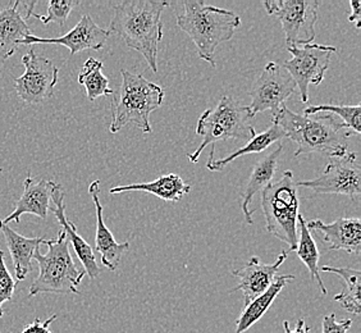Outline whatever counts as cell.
I'll use <instances>...</instances> for the list:
<instances>
[{
    "mask_svg": "<svg viewBox=\"0 0 361 333\" xmlns=\"http://www.w3.org/2000/svg\"><path fill=\"white\" fill-rule=\"evenodd\" d=\"M273 122L285 132V138L298 145L295 157L301 154H320L329 158H338L348 153L351 133L334 114H299L283 105L273 117Z\"/></svg>",
    "mask_w": 361,
    "mask_h": 333,
    "instance_id": "6da1fadb",
    "label": "cell"
},
{
    "mask_svg": "<svg viewBox=\"0 0 361 333\" xmlns=\"http://www.w3.org/2000/svg\"><path fill=\"white\" fill-rule=\"evenodd\" d=\"M164 0H126L114 7L109 32L117 34L126 45L145 58L154 73L158 72V50L163 39L161 13Z\"/></svg>",
    "mask_w": 361,
    "mask_h": 333,
    "instance_id": "7a4b0ae2",
    "label": "cell"
},
{
    "mask_svg": "<svg viewBox=\"0 0 361 333\" xmlns=\"http://www.w3.org/2000/svg\"><path fill=\"white\" fill-rule=\"evenodd\" d=\"M177 26L194 42L199 58L216 68V48L233 37L241 18L232 11L204 1H183L177 13Z\"/></svg>",
    "mask_w": 361,
    "mask_h": 333,
    "instance_id": "3957f363",
    "label": "cell"
},
{
    "mask_svg": "<svg viewBox=\"0 0 361 333\" xmlns=\"http://www.w3.org/2000/svg\"><path fill=\"white\" fill-rule=\"evenodd\" d=\"M121 75L122 83L118 92L111 95L109 131L117 133L133 123L144 133H152L150 114L163 104L164 90L140 73L121 70Z\"/></svg>",
    "mask_w": 361,
    "mask_h": 333,
    "instance_id": "277c9868",
    "label": "cell"
},
{
    "mask_svg": "<svg viewBox=\"0 0 361 333\" xmlns=\"http://www.w3.org/2000/svg\"><path fill=\"white\" fill-rule=\"evenodd\" d=\"M251 119L249 105H243L232 97H223L214 109H207L197 121L196 133L202 136V144L194 153L188 154V159L196 164L204 149L218 141L252 139L257 131L251 126Z\"/></svg>",
    "mask_w": 361,
    "mask_h": 333,
    "instance_id": "5b68a950",
    "label": "cell"
},
{
    "mask_svg": "<svg viewBox=\"0 0 361 333\" xmlns=\"http://www.w3.org/2000/svg\"><path fill=\"white\" fill-rule=\"evenodd\" d=\"M299 188L292 171L271 182L262 191V209L264 213L265 227L271 236L277 237L290 246L288 251L298 248L299 229Z\"/></svg>",
    "mask_w": 361,
    "mask_h": 333,
    "instance_id": "8992f818",
    "label": "cell"
},
{
    "mask_svg": "<svg viewBox=\"0 0 361 333\" xmlns=\"http://www.w3.org/2000/svg\"><path fill=\"white\" fill-rule=\"evenodd\" d=\"M48 253L44 255L37 248L34 258L39 263L40 273L30 287L28 296L34 298L39 293H78V286L85 276V271H78L71 257L70 243L66 234L61 231L56 240H45Z\"/></svg>",
    "mask_w": 361,
    "mask_h": 333,
    "instance_id": "52a82bcc",
    "label": "cell"
},
{
    "mask_svg": "<svg viewBox=\"0 0 361 333\" xmlns=\"http://www.w3.org/2000/svg\"><path fill=\"white\" fill-rule=\"evenodd\" d=\"M263 6L267 13L281 22L287 47L313 44L319 0H267Z\"/></svg>",
    "mask_w": 361,
    "mask_h": 333,
    "instance_id": "ba28073f",
    "label": "cell"
},
{
    "mask_svg": "<svg viewBox=\"0 0 361 333\" xmlns=\"http://www.w3.org/2000/svg\"><path fill=\"white\" fill-rule=\"evenodd\" d=\"M298 188L312 190L317 195H345L355 205L361 199V168L357 154L351 152L332 158L323 174L313 180L296 182Z\"/></svg>",
    "mask_w": 361,
    "mask_h": 333,
    "instance_id": "9c48e42d",
    "label": "cell"
},
{
    "mask_svg": "<svg viewBox=\"0 0 361 333\" xmlns=\"http://www.w3.org/2000/svg\"><path fill=\"white\" fill-rule=\"evenodd\" d=\"M287 49L292 58L283 63V68L299 87L301 103H307L309 86L323 83L331 66V56L337 53V49L320 44L287 47Z\"/></svg>",
    "mask_w": 361,
    "mask_h": 333,
    "instance_id": "30bf717a",
    "label": "cell"
},
{
    "mask_svg": "<svg viewBox=\"0 0 361 333\" xmlns=\"http://www.w3.org/2000/svg\"><path fill=\"white\" fill-rule=\"evenodd\" d=\"M25 73L14 78V89L21 100L27 104H40L54 95L59 68L45 56L36 54L30 47L27 54L22 58Z\"/></svg>",
    "mask_w": 361,
    "mask_h": 333,
    "instance_id": "8fae6325",
    "label": "cell"
},
{
    "mask_svg": "<svg viewBox=\"0 0 361 333\" xmlns=\"http://www.w3.org/2000/svg\"><path fill=\"white\" fill-rule=\"evenodd\" d=\"M296 89V83L282 66L276 62L267 63L249 92L251 117L254 119L257 113L267 111H271L274 117Z\"/></svg>",
    "mask_w": 361,
    "mask_h": 333,
    "instance_id": "7c38bea8",
    "label": "cell"
},
{
    "mask_svg": "<svg viewBox=\"0 0 361 333\" xmlns=\"http://www.w3.org/2000/svg\"><path fill=\"white\" fill-rule=\"evenodd\" d=\"M109 36H111L109 30L97 26L89 14H84L76 26L66 35L53 37V39L30 35L22 40L21 45L56 44V45L66 47L70 50L71 56H75L86 49L102 50L104 48L105 42L109 39Z\"/></svg>",
    "mask_w": 361,
    "mask_h": 333,
    "instance_id": "4fadbf2b",
    "label": "cell"
},
{
    "mask_svg": "<svg viewBox=\"0 0 361 333\" xmlns=\"http://www.w3.org/2000/svg\"><path fill=\"white\" fill-rule=\"evenodd\" d=\"M288 251H282L273 264H265L259 258L251 257L245 267L232 272V274L238 279V286L232 292L238 290L243 292V304L249 305L254 298L264 293L276 281L278 271L285 263Z\"/></svg>",
    "mask_w": 361,
    "mask_h": 333,
    "instance_id": "5bb4252c",
    "label": "cell"
},
{
    "mask_svg": "<svg viewBox=\"0 0 361 333\" xmlns=\"http://www.w3.org/2000/svg\"><path fill=\"white\" fill-rule=\"evenodd\" d=\"M307 229L319 231L329 250H342L348 254L359 255L361 249V222L354 217H341L334 222L320 219L306 222Z\"/></svg>",
    "mask_w": 361,
    "mask_h": 333,
    "instance_id": "9a60e30c",
    "label": "cell"
},
{
    "mask_svg": "<svg viewBox=\"0 0 361 333\" xmlns=\"http://www.w3.org/2000/svg\"><path fill=\"white\" fill-rule=\"evenodd\" d=\"M50 199L54 204V207L50 208V210L54 213L56 221L62 226V231L66 234L68 243H72L77 257L84 265L85 273L90 277V279H95L100 274V268L97 267L95 253L90 245L78 235L75 223L68 221L66 215V205H64V190L59 183L53 185Z\"/></svg>",
    "mask_w": 361,
    "mask_h": 333,
    "instance_id": "2e32d148",
    "label": "cell"
},
{
    "mask_svg": "<svg viewBox=\"0 0 361 333\" xmlns=\"http://www.w3.org/2000/svg\"><path fill=\"white\" fill-rule=\"evenodd\" d=\"M21 7L22 1H12L0 9V72L8 58L17 52L22 40L32 35Z\"/></svg>",
    "mask_w": 361,
    "mask_h": 333,
    "instance_id": "e0dca14e",
    "label": "cell"
},
{
    "mask_svg": "<svg viewBox=\"0 0 361 333\" xmlns=\"http://www.w3.org/2000/svg\"><path fill=\"white\" fill-rule=\"evenodd\" d=\"M89 194L97 209V235H95V251L100 254L102 263L109 271L118 268L121 259L130 248V243H119L116 241L109 229L106 227L103 217V205L100 202V181H92L89 186Z\"/></svg>",
    "mask_w": 361,
    "mask_h": 333,
    "instance_id": "ac0fdd59",
    "label": "cell"
},
{
    "mask_svg": "<svg viewBox=\"0 0 361 333\" xmlns=\"http://www.w3.org/2000/svg\"><path fill=\"white\" fill-rule=\"evenodd\" d=\"M54 183L56 182L53 181H35L28 174L27 178L23 182V194L16 204L13 213L8 215L3 223L8 224L16 222L20 224L21 215L23 214L36 215L42 219H47L50 209V194Z\"/></svg>",
    "mask_w": 361,
    "mask_h": 333,
    "instance_id": "d6986e66",
    "label": "cell"
},
{
    "mask_svg": "<svg viewBox=\"0 0 361 333\" xmlns=\"http://www.w3.org/2000/svg\"><path fill=\"white\" fill-rule=\"evenodd\" d=\"M282 153H283V145L279 144L273 152L265 155L264 158L257 162V164L254 166L250 178L247 181V185L243 190V200H241V210L245 215L246 223H249V224H254L252 214L255 210L249 209L251 202H252V198L259 191H263L268 185H271V181L277 172L278 162H279Z\"/></svg>",
    "mask_w": 361,
    "mask_h": 333,
    "instance_id": "ffe728a7",
    "label": "cell"
},
{
    "mask_svg": "<svg viewBox=\"0 0 361 333\" xmlns=\"http://www.w3.org/2000/svg\"><path fill=\"white\" fill-rule=\"evenodd\" d=\"M128 191H142L154 195L166 202H180L183 196L190 194L191 185L186 183L178 174H163L152 182L121 185L109 190L111 195L123 194Z\"/></svg>",
    "mask_w": 361,
    "mask_h": 333,
    "instance_id": "44dd1931",
    "label": "cell"
},
{
    "mask_svg": "<svg viewBox=\"0 0 361 333\" xmlns=\"http://www.w3.org/2000/svg\"><path fill=\"white\" fill-rule=\"evenodd\" d=\"M0 231L4 235L8 249L13 260L17 282L23 281L27 276L28 272L32 271L31 260L34 258V253L37 248H40V243H44L45 238L42 237L28 238V237L21 236L8 224H4L1 219H0Z\"/></svg>",
    "mask_w": 361,
    "mask_h": 333,
    "instance_id": "7402d4cb",
    "label": "cell"
},
{
    "mask_svg": "<svg viewBox=\"0 0 361 333\" xmlns=\"http://www.w3.org/2000/svg\"><path fill=\"white\" fill-rule=\"evenodd\" d=\"M285 139V132L282 131V128L273 122V125L267 128L265 131L257 133L252 139L249 140V143L246 145L243 146L241 149H238L233 153L228 154V157L223 158V159H216L214 153H216V147L213 146L210 154H209V159L207 162V168L210 172H221L224 169V166H228L229 163H232L233 160H236L243 155H249V154L263 153L265 149H268L271 144Z\"/></svg>",
    "mask_w": 361,
    "mask_h": 333,
    "instance_id": "603a6c76",
    "label": "cell"
},
{
    "mask_svg": "<svg viewBox=\"0 0 361 333\" xmlns=\"http://www.w3.org/2000/svg\"><path fill=\"white\" fill-rule=\"evenodd\" d=\"M295 279L293 274H282L277 276L276 281L271 284V287L262 293L260 296L254 298L250 304L245 306V310L240 315L236 322V333H243L254 326L257 322L263 318L265 313L271 308L273 301L276 300L279 292L285 289V286Z\"/></svg>",
    "mask_w": 361,
    "mask_h": 333,
    "instance_id": "cb8c5ba5",
    "label": "cell"
},
{
    "mask_svg": "<svg viewBox=\"0 0 361 333\" xmlns=\"http://www.w3.org/2000/svg\"><path fill=\"white\" fill-rule=\"evenodd\" d=\"M298 229H300V237L298 238V248H296L298 257L302 263L305 264L307 271L310 273V277L317 282L320 292L326 296L328 291L323 279L320 277L319 250L314 241L312 231L307 229L305 218L301 213H299L298 217Z\"/></svg>",
    "mask_w": 361,
    "mask_h": 333,
    "instance_id": "d4e9b609",
    "label": "cell"
},
{
    "mask_svg": "<svg viewBox=\"0 0 361 333\" xmlns=\"http://www.w3.org/2000/svg\"><path fill=\"white\" fill-rule=\"evenodd\" d=\"M326 273H334L345 282V290L334 296V301L340 303L342 308L355 315L360 314L361 273L359 270L343 268V267H329L323 265L320 268Z\"/></svg>",
    "mask_w": 361,
    "mask_h": 333,
    "instance_id": "484cf974",
    "label": "cell"
},
{
    "mask_svg": "<svg viewBox=\"0 0 361 333\" xmlns=\"http://www.w3.org/2000/svg\"><path fill=\"white\" fill-rule=\"evenodd\" d=\"M103 62L89 58L78 75V83L85 86L90 102H95L97 97H111L114 94L109 87V80L103 75Z\"/></svg>",
    "mask_w": 361,
    "mask_h": 333,
    "instance_id": "4316f807",
    "label": "cell"
},
{
    "mask_svg": "<svg viewBox=\"0 0 361 333\" xmlns=\"http://www.w3.org/2000/svg\"><path fill=\"white\" fill-rule=\"evenodd\" d=\"M318 113H329L338 116L342 123L346 127L351 136L360 135V104L356 105H310L307 107L304 114H318Z\"/></svg>",
    "mask_w": 361,
    "mask_h": 333,
    "instance_id": "83f0119b",
    "label": "cell"
},
{
    "mask_svg": "<svg viewBox=\"0 0 361 333\" xmlns=\"http://www.w3.org/2000/svg\"><path fill=\"white\" fill-rule=\"evenodd\" d=\"M80 6L78 0H50L48 3V14L39 16L32 13L31 17H35L36 20L42 21L44 25L48 23H56L58 26L63 28L73 8Z\"/></svg>",
    "mask_w": 361,
    "mask_h": 333,
    "instance_id": "f1b7e54d",
    "label": "cell"
},
{
    "mask_svg": "<svg viewBox=\"0 0 361 333\" xmlns=\"http://www.w3.org/2000/svg\"><path fill=\"white\" fill-rule=\"evenodd\" d=\"M17 281H14L12 274L8 271L4 262V253L0 250V318L3 317V304L13 298Z\"/></svg>",
    "mask_w": 361,
    "mask_h": 333,
    "instance_id": "f546056e",
    "label": "cell"
},
{
    "mask_svg": "<svg viewBox=\"0 0 361 333\" xmlns=\"http://www.w3.org/2000/svg\"><path fill=\"white\" fill-rule=\"evenodd\" d=\"M353 326V320H336V314H328L322 320V333H348Z\"/></svg>",
    "mask_w": 361,
    "mask_h": 333,
    "instance_id": "4dcf8cb0",
    "label": "cell"
},
{
    "mask_svg": "<svg viewBox=\"0 0 361 333\" xmlns=\"http://www.w3.org/2000/svg\"><path fill=\"white\" fill-rule=\"evenodd\" d=\"M58 318V315L54 314L51 315L49 320L42 322L39 318H36L32 323H30L27 326L22 329L21 333H53L50 331L49 327L51 326V323Z\"/></svg>",
    "mask_w": 361,
    "mask_h": 333,
    "instance_id": "1f68e13d",
    "label": "cell"
},
{
    "mask_svg": "<svg viewBox=\"0 0 361 333\" xmlns=\"http://www.w3.org/2000/svg\"><path fill=\"white\" fill-rule=\"evenodd\" d=\"M351 7V14L348 16V21L354 22L356 28L360 30L361 28V1L360 0H351L350 1Z\"/></svg>",
    "mask_w": 361,
    "mask_h": 333,
    "instance_id": "d6a6232c",
    "label": "cell"
},
{
    "mask_svg": "<svg viewBox=\"0 0 361 333\" xmlns=\"http://www.w3.org/2000/svg\"><path fill=\"white\" fill-rule=\"evenodd\" d=\"M283 328H285V333H309L310 332V328L307 327L306 325L305 320H302V318H300L296 322V326L291 328L290 327V323L285 320L283 322Z\"/></svg>",
    "mask_w": 361,
    "mask_h": 333,
    "instance_id": "836d02e7",
    "label": "cell"
},
{
    "mask_svg": "<svg viewBox=\"0 0 361 333\" xmlns=\"http://www.w3.org/2000/svg\"><path fill=\"white\" fill-rule=\"evenodd\" d=\"M1 172H3V169H1V168H0V174H1Z\"/></svg>",
    "mask_w": 361,
    "mask_h": 333,
    "instance_id": "e575fe53",
    "label": "cell"
}]
</instances>
